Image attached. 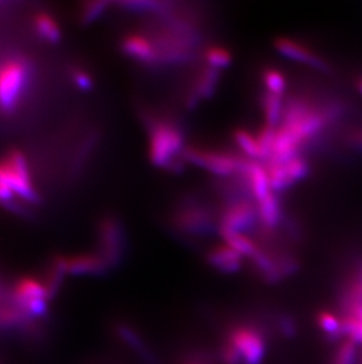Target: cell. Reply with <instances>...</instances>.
Here are the masks:
<instances>
[{"mask_svg": "<svg viewBox=\"0 0 362 364\" xmlns=\"http://www.w3.org/2000/svg\"><path fill=\"white\" fill-rule=\"evenodd\" d=\"M233 141L239 149L241 155L245 156L246 159L260 162V149L256 134L247 130L245 127H236V130L233 131Z\"/></svg>", "mask_w": 362, "mask_h": 364, "instance_id": "cell-21", "label": "cell"}, {"mask_svg": "<svg viewBox=\"0 0 362 364\" xmlns=\"http://www.w3.org/2000/svg\"><path fill=\"white\" fill-rule=\"evenodd\" d=\"M71 78H72L75 85L78 86L79 89L84 90V91H89L94 85L93 77L89 75L87 70L84 69L82 66H73L71 69Z\"/></svg>", "mask_w": 362, "mask_h": 364, "instance_id": "cell-27", "label": "cell"}, {"mask_svg": "<svg viewBox=\"0 0 362 364\" xmlns=\"http://www.w3.org/2000/svg\"><path fill=\"white\" fill-rule=\"evenodd\" d=\"M65 265L67 275L102 276L109 272V265L98 252L65 256Z\"/></svg>", "mask_w": 362, "mask_h": 364, "instance_id": "cell-14", "label": "cell"}, {"mask_svg": "<svg viewBox=\"0 0 362 364\" xmlns=\"http://www.w3.org/2000/svg\"><path fill=\"white\" fill-rule=\"evenodd\" d=\"M285 100L286 98L284 96L267 92L263 90V93L260 95V107L265 119L263 123L272 127H279L284 112Z\"/></svg>", "mask_w": 362, "mask_h": 364, "instance_id": "cell-18", "label": "cell"}, {"mask_svg": "<svg viewBox=\"0 0 362 364\" xmlns=\"http://www.w3.org/2000/svg\"><path fill=\"white\" fill-rule=\"evenodd\" d=\"M261 82H263V90L267 92L284 96L287 91V77L278 68L274 66H266L261 71Z\"/></svg>", "mask_w": 362, "mask_h": 364, "instance_id": "cell-22", "label": "cell"}, {"mask_svg": "<svg viewBox=\"0 0 362 364\" xmlns=\"http://www.w3.org/2000/svg\"><path fill=\"white\" fill-rule=\"evenodd\" d=\"M358 358V343L351 338L342 340L335 349L329 364H356Z\"/></svg>", "mask_w": 362, "mask_h": 364, "instance_id": "cell-25", "label": "cell"}, {"mask_svg": "<svg viewBox=\"0 0 362 364\" xmlns=\"http://www.w3.org/2000/svg\"><path fill=\"white\" fill-rule=\"evenodd\" d=\"M219 235L222 238L224 243L238 251L241 256H243V258L250 259L260 247L259 243L256 241V238L248 234L222 232V234Z\"/></svg>", "mask_w": 362, "mask_h": 364, "instance_id": "cell-20", "label": "cell"}, {"mask_svg": "<svg viewBox=\"0 0 362 364\" xmlns=\"http://www.w3.org/2000/svg\"><path fill=\"white\" fill-rule=\"evenodd\" d=\"M107 3L105 1H94V3L85 4V7L82 9V19L85 21H91L99 17L103 14Z\"/></svg>", "mask_w": 362, "mask_h": 364, "instance_id": "cell-28", "label": "cell"}, {"mask_svg": "<svg viewBox=\"0 0 362 364\" xmlns=\"http://www.w3.org/2000/svg\"><path fill=\"white\" fill-rule=\"evenodd\" d=\"M190 364H199V363H193V362H192V363H190Z\"/></svg>", "mask_w": 362, "mask_h": 364, "instance_id": "cell-31", "label": "cell"}, {"mask_svg": "<svg viewBox=\"0 0 362 364\" xmlns=\"http://www.w3.org/2000/svg\"><path fill=\"white\" fill-rule=\"evenodd\" d=\"M205 259L211 268L226 275L239 272L243 265V256L226 243L209 247L205 254Z\"/></svg>", "mask_w": 362, "mask_h": 364, "instance_id": "cell-13", "label": "cell"}, {"mask_svg": "<svg viewBox=\"0 0 362 364\" xmlns=\"http://www.w3.org/2000/svg\"><path fill=\"white\" fill-rule=\"evenodd\" d=\"M148 131V159L157 168L178 170L182 168V151L186 148L182 124L168 114L143 111Z\"/></svg>", "mask_w": 362, "mask_h": 364, "instance_id": "cell-1", "label": "cell"}, {"mask_svg": "<svg viewBox=\"0 0 362 364\" xmlns=\"http://www.w3.org/2000/svg\"><path fill=\"white\" fill-rule=\"evenodd\" d=\"M356 89L362 96V73L356 78Z\"/></svg>", "mask_w": 362, "mask_h": 364, "instance_id": "cell-30", "label": "cell"}, {"mask_svg": "<svg viewBox=\"0 0 362 364\" xmlns=\"http://www.w3.org/2000/svg\"><path fill=\"white\" fill-rule=\"evenodd\" d=\"M116 337L126 346L134 355L145 364H161L160 358L154 353L150 344L141 336L138 330L134 329L130 324L119 322L114 326Z\"/></svg>", "mask_w": 362, "mask_h": 364, "instance_id": "cell-12", "label": "cell"}, {"mask_svg": "<svg viewBox=\"0 0 362 364\" xmlns=\"http://www.w3.org/2000/svg\"><path fill=\"white\" fill-rule=\"evenodd\" d=\"M33 28L35 33L40 37L43 41L48 43H57L62 39V30L59 26L58 21L55 18L48 12H38L32 19Z\"/></svg>", "mask_w": 362, "mask_h": 364, "instance_id": "cell-19", "label": "cell"}, {"mask_svg": "<svg viewBox=\"0 0 362 364\" xmlns=\"http://www.w3.org/2000/svg\"><path fill=\"white\" fill-rule=\"evenodd\" d=\"M259 225L256 200L252 198L225 203L218 216V232H254Z\"/></svg>", "mask_w": 362, "mask_h": 364, "instance_id": "cell-6", "label": "cell"}, {"mask_svg": "<svg viewBox=\"0 0 362 364\" xmlns=\"http://www.w3.org/2000/svg\"><path fill=\"white\" fill-rule=\"evenodd\" d=\"M220 82V71L204 65L195 73L191 86L185 96V105L188 109H194L202 100H209L214 95Z\"/></svg>", "mask_w": 362, "mask_h": 364, "instance_id": "cell-11", "label": "cell"}, {"mask_svg": "<svg viewBox=\"0 0 362 364\" xmlns=\"http://www.w3.org/2000/svg\"><path fill=\"white\" fill-rule=\"evenodd\" d=\"M224 341L236 350L241 364H263L267 355L266 333L256 324H232Z\"/></svg>", "mask_w": 362, "mask_h": 364, "instance_id": "cell-5", "label": "cell"}, {"mask_svg": "<svg viewBox=\"0 0 362 364\" xmlns=\"http://www.w3.org/2000/svg\"><path fill=\"white\" fill-rule=\"evenodd\" d=\"M256 203L260 227L266 230H278L284 220V211L277 193L272 191Z\"/></svg>", "mask_w": 362, "mask_h": 364, "instance_id": "cell-16", "label": "cell"}, {"mask_svg": "<svg viewBox=\"0 0 362 364\" xmlns=\"http://www.w3.org/2000/svg\"><path fill=\"white\" fill-rule=\"evenodd\" d=\"M11 299L18 308H21L25 303L37 301V299H46L50 302L48 290H46L44 282H41L40 279L32 277V276L19 277L12 284Z\"/></svg>", "mask_w": 362, "mask_h": 364, "instance_id": "cell-15", "label": "cell"}, {"mask_svg": "<svg viewBox=\"0 0 362 364\" xmlns=\"http://www.w3.org/2000/svg\"><path fill=\"white\" fill-rule=\"evenodd\" d=\"M124 55L143 65L158 68V55L153 41L145 31L127 32L120 41Z\"/></svg>", "mask_w": 362, "mask_h": 364, "instance_id": "cell-10", "label": "cell"}, {"mask_svg": "<svg viewBox=\"0 0 362 364\" xmlns=\"http://www.w3.org/2000/svg\"><path fill=\"white\" fill-rule=\"evenodd\" d=\"M274 48L280 55H285L292 60L312 66L322 73L331 71V66L322 55H319L318 52L312 50L309 46L297 39L290 38L285 36L284 37H278L274 41Z\"/></svg>", "mask_w": 362, "mask_h": 364, "instance_id": "cell-9", "label": "cell"}, {"mask_svg": "<svg viewBox=\"0 0 362 364\" xmlns=\"http://www.w3.org/2000/svg\"><path fill=\"white\" fill-rule=\"evenodd\" d=\"M182 159L185 163L205 168L220 178L240 173L248 159L236 152L195 144L186 145Z\"/></svg>", "mask_w": 362, "mask_h": 364, "instance_id": "cell-3", "label": "cell"}, {"mask_svg": "<svg viewBox=\"0 0 362 364\" xmlns=\"http://www.w3.org/2000/svg\"><path fill=\"white\" fill-rule=\"evenodd\" d=\"M277 329L281 336L287 340H293L297 333V321L288 314H279L277 317Z\"/></svg>", "mask_w": 362, "mask_h": 364, "instance_id": "cell-26", "label": "cell"}, {"mask_svg": "<svg viewBox=\"0 0 362 364\" xmlns=\"http://www.w3.org/2000/svg\"><path fill=\"white\" fill-rule=\"evenodd\" d=\"M311 172V164L305 155H297L286 162H280V175L286 189L295 183L307 178Z\"/></svg>", "mask_w": 362, "mask_h": 364, "instance_id": "cell-17", "label": "cell"}, {"mask_svg": "<svg viewBox=\"0 0 362 364\" xmlns=\"http://www.w3.org/2000/svg\"><path fill=\"white\" fill-rule=\"evenodd\" d=\"M347 143L356 151L362 152V125L353 127L347 134Z\"/></svg>", "mask_w": 362, "mask_h": 364, "instance_id": "cell-29", "label": "cell"}, {"mask_svg": "<svg viewBox=\"0 0 362 364\" xmlns=\"http://www.w3.org/2000/svg\"><path fill=\"white\" fill-rule=\"evenodd\" d=\"M0 162L3 163L5 168L7 184L13 190L16 196L35 202L38 200L37 190L24 152L18 149H11Z\"/></svg>", "mask_w": 362, "mask_h": 364, "instance_id": "cell-7", "label": "cell"}, {"mask_svg": "<svg viewBox=\"0 0 362 364\" xmlns=\"http://www.w3.org/2000/svg\"><path fill=\"white\" fill-rule=\"evenodd\" d=\"M202 58L206 65L220 70L231 65L233 55L224 45L211 44L202 50Z\"/></svg>", "mask_w": 362, "mask_h": 364, "instance_id": "cell-24", "label": "cell"}, {"mask_svg": "<svg viewBox=\"0 0 362 364\" xmlns=\"http://www.w3.org/2000/svg\"><path fill=\"white\" fill-rule=\"evenodd\" d=\"M30 77L31 66L23 57H11L0 63V111L10 114L19 107Z\"/></svg>", "mask_w": 362, "mask_h": 364, "instance_id": "cell-4", "label": "cell"}, {"mask_svg": "<svg viewBox=\"0 0 362 364\" xmlns=\"http://www.w3.org/2000/svg\"><path fill=\"white\" fill-rule=\"evenodd\" d=\"M170 222L175 231L188 237H204L218 231V217L198 197H181L172 210Z\"/></svg>", "mask_w": 362, "mask_h": 364, "instance_id": "cell-2", "label": "cell"}, {"mask_svg": "<svg viewBox=\"0 0 362 364\" xmlns=\"http://www.w3.org/2000/svg\"><path fill=\"white\" fill-rule=\"evenodd\" d=\"M317 323L322 331H324L328 340H341L345 336L341 317L335 315L328 310H322L317 316Z\"/></svg>", "mask_w": 362, "mask_h": 364, "instance_id": "cell-23", "label": "cell"}, {"mask_svg": "<svg viewBox=\"0 0 362 364\" xmlns=\"http://www.w3.org/2000/svg\"><path fill=\"white\" fill-rule=\"evenodd\" d=\"M98 254L106 262L109 270L116 268L125 254V234L123 225L116 217L107 216L100 220L98 228Z\"/></svg>", "mask_w": 362, "mask_h": 364, "instance_id": "cell-8", "label": "cell"}]
</instances>
